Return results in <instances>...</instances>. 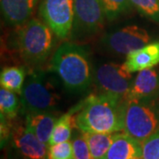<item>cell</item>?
<instances>
[{"mask_svg": "<svg viewBox=\"0 0 159 159\" xmlns=\"http://www.w3.org/2000/svg\"><path fill=\"white\" fill-rule=\"evenodd\" d=\"M20 109H21L20 99L18 98L16 93L1 87L0 89L1 115L5 116L11 120H14L17 118Z\"/></svg>", "mask_w": 159, "mask_h": 159, "instance_id": "cell-19", "label": "cell"}, {"mask_svg": "<svg viewBox=\"0 0 159 159\" xmlns=\"http://www.w3.org/2000/svg\"><path fill=\"white\" fill-rule=\"evenodd\" d=\"M94 159H102L113 142V134L104 133H83Z\"/></svg>", "mask_w": 159, "mask_h": 159, "instance_id": "cell-17", "label": "cell"}, {"mask_svg": "<svg viewBox=\"0 0 159 159\" xmlns=\"http://www.w3.org/2000/svg\"><path fill=\"white\" fill-rule=\"evenodd\" d=\"M20 95L21 112L55 111L60 102L57 89L47 74L39 69L31 71L25 80Z\"/></svg>", "mask_w": 159, "mask_h": 159, "instance_id": "cell-3", "label": "cell"}, {"mask_svg": "<svg viewBox=\"0 0 159 159\" xmlns=\"http://www.w3.org/2000/svg\"><path fill=\"white\" fill-rule=\"evenodd\" d=\"M75 127V115L74 110L60 116L51 133V138L48 145L51 146L54 144L70 141L72 138V130Z\"/></svg>", "mask_w": 159, "mask_h": 159, "instance_id": "cell-16", "label": "cell"}, {"mask_svg": "<svg viewBox=\"0 0 159 159\" xmlns=\"http://www.w3.org/2000/svg\"><path fill=\"white\" fill-rule=\"evenodd\" d=\"M102 3L109 20H112L125 13L132 7L130 0H102Z\"/></svg>", "mask_w": 159, "mask_h": 159, "instance_id": "cell-22", "label": "cell"}, {"mask_svg": "<svg viewBox=\"0 0 159 159\" xmlns=\"http://www.w3.org/2000/svg\"><path fill=\"white\" fill-rule=\"evenodd\" d=\"M52 30L37 19L19 26L17 46L20 56L29 65H39L50 55L53 47Z\"/></svg>", "mask_w": 159, "mask_h": 159, "instance_id": "cell-4", "label": "cell"}, {"mask_svg": "<svg viewBox=\"0 0 159 159\" xmlns=\"http://www.w3.org/2000/svg\"><path fill=\"white\" fill-rule=\"evenodd\" d=\"M130 3L143 16L159 23V0H130Z\"/></svg>", "mask_w": 159, "mask_h": 159, "instance_id": "cell-21", "label": "cell"}, {"mask_svg": "<svg viewBox=\"0 0 159 159\" xmlns=\"http://www.w3.org/2000/svg\"><path fill=\"white\" fill-rule=\"evenodd\" d=\"M159 64V41L143 46L141 49L131 51L126 55L125 65L131 73L152 68Z\"/></svg>", "mask_w": 159, "mask_h": 159, "instance_id": "cell-13", "label": "cell"}, {"mask_svg": "<svg viewBox=\"0 0 159 159\" xmlns=\"http://www.w3.org/2000/svg\"><path fill=\"white\" fill-rule=\"evenodd\" d=\"M26 79V72L23 67L8 66L1 71L0 83L1 87L8 90L20 94Z\"/></svg>", "mask_w": 159, "mask_h": 159, "instance_id": "cell-18", "label": "cell"}, {"mask_svg": "<svg viewBox=\"0 0 159 159\" xmlns=\"http://www.w3.org/2000/svg\"><path fill=\"white\" fill-rule=\"evenodd\" d=\"M71 142L73 146L74 159H94L83 132L76 128Z\"/></svg>", "mask_w": 159, "mask_h": 159, "instance_id": "cell-20", "label": "cell"}, {"mask_svg": "<svg viewBox=\"0 0 159 159\" xmlns=\"http://www.w3.org/2000/svg\"><path fill=\"white\" fill-rule=\"evenodd\" d=\"M132 74L125 63L110 62L99 66L95 71L94 78L100 94L114 96L125 101L134 81Z\"/></svg>", "mask_w": 159, "mask_h": 159, "instance_id": "cell-7", "label": "cell"}, {"mask_svg": "<svg viewBox=\"0 0 159 159\" xmlns=\"http://www.w3.org/2000/svg\"><path fill=\"white\" fill-rule=\"evenodd\" d=\"M51 68L64 87L74 93L86 91L93 80L88 51L74 43L66 42L57 48L51 59Z\"/></svg>", "mask_w": 159, "mask_h": 159, "instance_id": "cell-2", "label": "cell"}, {"mask_svg": "<svg viewBox=\"0 0 159 159\" xmlns=\"http://www.w3.org/2000/svg\"><path fill=\"white\" fill-rule=\"evenodd\" d=\"M148 32L138 26H126L107 34L103 43L111 51L118 54L127 55L131 51L141 49L149 42Z\"/></svg>", "mask_w": 159, "mask_h": 159, "instance_id": "cell-10", "label": "cell"}, {"mask_svg": "<svg viewBox=\"0 0 159 159\" xmlns=\"http://www.w3.org/2000/svg\"><path fill=\"white\" fill-rule=\"evenodd\" d=\"M38 0H0L1 11L8 25L19 27L29 21Z\"/></svg>", "mask_w": 159, "mask_h": 159, "instance_id": "cell-12", "label": "cell"}, {"mask_svg": "<svg viewBox=\"0 0 159 159\" xmlns=\"http://www.w3.org/2000/svg\"><path fill=\"white\" fill-rule=\"evenodd\" d=\"M150 101H125L123 131L141 143L159 131V109Z\"/></svg>", "mask_w": 159, "mask_h": 159, "instance_id": "cell-5", "label": "cell"}, {"mask_svg": "<svg viewBox=\"0 0 159 159\" xmlns=\"http://www.w3.org/2000/svg\"><path fill=\"white\" fill-rule=\"evenodd\" d=\"M142 157V143L124 133H115L113 142L102 159Z\"/></svg>", "mask_w": 159, "mask_h": 159, "instance_id": "cell-15", "label": "cell"}, {"mask_svg": "<svg viewBox=\"0 0 159 159\" xmlns=\"http://www.w3.org/2000/svg\"><path fill=\"white\" fill-rule=\"evenodd\" d=\"M73 38L96 34L103 26L106 17L102 0H74Z\"/></svg>", "mask_w": 159, "mask_h": 159, "instance_id": "cell-8", "label": "cell"}, {"mask_svg": "<svg viewBox=\"0 0 159 159\" xmlns=\"http://www.w3.org/2000/svg\"><path fill=\"white\" fill-rule=\"evenodd\" d=\"M57 117L54 111L33 112L25 115V125L40 141L49 143L51 133L57 123Z\"/></svg>", "mask_w": 159, "mask_h": 159, "instance_id": "cell-14", "label": "cell"}, {"mask_svg": "<svg viewBox=\"0 0 159 159\" xmlns=\"http://www.w3.org/2000/svg\"><path fill=\"white\" fill-rule=\"evenodd\" d=\"M48 146L26 125L12 120L11 136L5 147L6 159H48Z\"/></svg>", "mask_w": 159, "mask_h": 159, "instance_id": "cell-6", "label": "cell"}, {"mask_svg": "<svg viewBox=\"0 0 159 159\" xmlns=\"http://www.w3.org/2000/svg\"><path fill=\"white\" fill-rule=\"evenodd\" d=\"M159 91V74L153 68L140 71L134 79L125 101L152 99Z\"/></svg>", "mask_w": 159, "mask_h": 159, "instance_id": "cell-11", "label": "cell"}, {"mask_svg": "<svg viewBox=\"0 0 159 159\" xmlns=\"http://www.w3.org/2000/svg\"><path fill=\"white\" fill-rule=\"evenodd\" d=\"M69 159H74V157H72V158H69Z\"/></svg>", "mask_w": 159, "mask_h": 159, "instance_id": "cell-26", "label": "cell"}, {"mask_svg": "<svg viewBox=\"0 0 159 159\" xmlns=\"http://www.w3.org/2000/svg\"><path fill=\"white\" fill-rule=\"evenodd\" d=\"M72 157H74V152L70 141L49 146L48 159H69Z\"/></svg>", "mask_w": 159, "mask_h": 159, "instance_id": "cell-24", "label": "cell"}, {"mask_svg": "<svg viewBox=\"0 0 159 159\" xmlns=\"http://www.w3.org/2000/svg\"><path fill=\"white\" fill-rule=\"evenodd\" d=\"M132 159H142V157H134V158H132Z\"/></svg>", "mask_w": 159, "mask_h": 159, "instance_id": "cell-25", "label": "cell"}, {"mask_svg": "<svg viewBox=\"0 0 159 159\" xmlns=\"http://www.w3.org/2000/svg\"><path fill=\"white\" fill-rule=\"evenodd\" d=\"M142 159H159V131L142 142Z\"/></svg>", "mask_w": 159, "mask_h": 159, "instance_id": "cell-23", "label": "cell"}, {"mask_svg": "<svg viewBox=\"0 0 159 159\" xmlns=\"http://www.w3.org/2000/svg\"><path fill=\"white\" fill-rule=\"evenodd\" d=\"M40 15L57 37L66 39L74 25V0H43Z\"/></svg>", "mask_w": 159, "mask_h": 159, "instance_id": "cell-9", "label": "cell"}, {"mask_svg": "<svg viewBox=\"0 0 159 159\" xmlns=\"http://www.w3.org/2000/svg\"><path fill=\"white\" fill-rule=\"evenodd\" d=\"M73 110L75 127L83 133L113 134L124 130L125 101L119 97L91 95Z\"/></svg>", "mask_w": 159, "mask_h": 159, "instance_id": "cell-1", "label": "cell"}]
</instances>
